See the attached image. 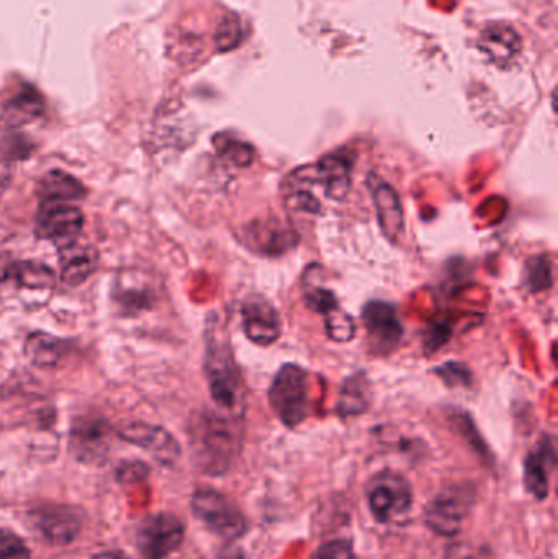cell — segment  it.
Masks as SVG:
<instances>
[{
	"label": "cell",
	"mask_w": 558,
	"mask_h": 559,
	"mask_svg": "<svg viewBox=\"0 0 558 559\" xmlns=\"http://www.w3.org/2000/svg\"><path fill=\"white\" fill-rule=\"evenodd\" d=\"M238 424L218 413L199 414L190 424L193 462L206 475H223L239 453Z\"/></svg>",
	"instance_id": "cell-1"
},
{
	"label": "cell",
	"mask_w": 558,
	"mask_h": 559,
	"mask_svg": "<svg viewBox=\"0 0 558 559\" xmlns=\"http://www.w3.org/2000/svg\"><path fill=\"white\" fill-rule=\"evenodd\" d=\"M210 393L219 409L241 419L246 409L245 384L228 345L210 342L205 358Z\"/></svg>",
	"instance_id": "cell-2"
},
{
	"label": "cell",
	"mask_w": 558,
	"mask_h": 559,
	"mask_svg": "<svg viewBox=\"0 0 558 559\" xmlns=\"http://www.w3.org/2000/svg\"><path fill=\"white\" fill-rule=\"evenodd\" d=\"M269 404L285 426H300L310 413V381L307 371L295 364L284 365L272 381Z\"/></svg>",
	"instance_id": "cell-3"
},
{
	"label": "cell",
	"mask_w": 558,
	"mask_h": 559,
	"mask_svg": "<svg viewBox=\"0 0 558 559\" xmlns=\"http://www.w3.org/2000/svg\"><path fill=\"white\" fill-rule=\"evenodd\" d=\"M367 504L379 524H400L413 508V489L400 473H377L367 485Z\"/></svg>",
	"instance_id": "cell-4"
},
{
	"label": "cell",
	"mask_w": 558,
	"mask_h": 559,
	"mask_svg": "<svg viewBox=\"0 0 558 559\" xmlns=\"http://www.w3.org/2000/svg\"><path fill=\"white\" fill-rule=\"evenodd\" d=\"M474 504L475 489L472 486H448L426 504V525L442 537H455L464 528Z\"/></svg>",
	"instance_id": "cell-5"
},
{
	"label": "cell",
	"mask_w": 558,
	"mask_h": 559,
	"mask_svg": "<svg viewBox=\"0 0 558 559\" xmlns=\"http://www.w3.org/2000/svg\"><path fill=\"white\" fill-rule=\"evenodd\" d=\"M192 511L213 534L226 540H236L248 528V522L238 506L215 489L197 491L192 498Z\"/></svg>",
	"instance_id": "cell-6"
},
{
	"label": "cell",
	"mask_w": 558,
	"mask_h": 559,
	"mask_svg": "<svg viewBox=\"0 0 558 559\" xmlns=\"http://www.w3.org/2000/svg\"><path fill=\"white\" fill-rule=\"evenodd\" d=\"M183 535L182 522L176 515H151L138 528V550L144 559H167L182 545Z\"/></svg>",
	"instance_id": "cell-7"
},
{
	"label": "cell",
	"mask_w": 558,
	"mask_h": 559,
	"mask_svg": "<svg viewBox=\"0 0 558 559\" xmlns=\"http://www.w3.org/2000/svg\"><path fill=\"white\" fill-rule=\"evenodd\" d=\"M351 163L349 157L343 154H330V156L321 159L314 166H305L295 170V186H321L324 195L328 199L341 200L346 199L351 189Z\"/></svg>",
	"instance_id": "cell-8"
},
{
	"label": "cell",
	"mask_w": 558,
	"mask_h": 559,
	"mask_svg": "<svg viewBox=\"0 0 558 559\" xmlns=\"http://www.w3.org/2000/svg\"><path fill=\"white\" fill-rule=\"evenodd\" d=\"M84 228V215L71 203L41 202L36 216L39 238L55 242L59 248L78 241Z\"/></svg>",
	"instance_id": "cell-9"
},
{
	"label": "cell",
	"mask_w": 558,
	"mask_h": 559,
	"mask_svg": "<svg viewBox=\"0 0 558 559\" xmlns=\"http://www.w3.org/2000/svg\"><path fill=\"white\" fill-rule=\"evenodd\" d=\"M29 518L43 538L55 547L71 544L82 531V511L71 506H43Z\"/></svg>",
	"instance_id": "cell-10"
},
{
	"label": "cell",
	"mask_w": 558,
	"mask_h": 559,
	"mask_svg": "<svg viewBox=\"0 0 558 559\" xmlns=\"http://www.w3.org/2000/svg\"><path fill=\"white\" fill-rule=\"evenodd\" d=\"M364 325L373 352L387 355L396 348L403 337V325L395 308L389 302L373 301L364 308Z\"/></svg>",
	"instance_id": "cell-11"
},
{
	"label": "cell",
	"mask_w": 558,
	"mask_h": 559,
	"mask_svg": "<svg viewBox=\"0 0 558 559\" xmlns=\"http://www.w3.org/2000/svg\"><path fill=\"white\" fill-rule=\"evenodd\" d=\"M110 429L100 417H81L71 430V450L84 463H97L107 455Z\"/></svg>",
	"instance_id": "cell-12"
},
{
	"label": "cell",
	"mask_w": 558,
	"mask_h": 559,
	"mask_svg": "<svg viewBox=\"0 0 558 559\" xmlns=\"http://www.w3.org/2000/svg\"><path fill=\"white\" fill-rule=\"evenodd\" d=\"M242 325L246 335L254 344L268 347L281 337L282 324L274 306L262 298L252 296L242 306Z\"/></svg>",
	"instance_id": "cell-13"
},
{
	"label": "cell",
	"mask_w": 558,
	"mask_h": 559,
	"mask_svg": "<svg viewBox=\"0 0 558 559\" xmlns=\"http://www.w3.org/2000/svg\"><path fill=\"white\" fill-rule=\"evenodd\" d=\"M369 190L372 193L373 206H376L377 219L383 236L390 242L396 245L403 236L405 229V216H403V206L396 195L395 189L389 183L372 176L369 180Z\"/></svg>",
	"instance_id": "cell-14"
},
{
	"label": "cell",
	"mask_w": 558,
	"mask_h": 559,
	"mask_svg": "<svg viewBox=\"0 0 558 559\" xmlns=\"http://www.w3.org/2000/svg\"><path fill=\"white\" fill-rule=\"evenodd\" d=\"M118 436L133 445L153 453L163 463H174L180 456V447L170 433L151 424L131 423L120 427Z\"/></svg>",
	"instance_id": "cell-15"
},
{
	"label": "cell",
	"mask_w": 558,
	"mask_h": 559,
	"mask_svg": "<svg viewBox=\"0 0 558 559\" xmlns=\"http://www.w3.org/2000/svg\"><path fill=\"white\" fill-rule=\"evenodd\" d=\"M305 299H307L308 308L324 314L328 334L334 341L347 342L354 337L356 325H354L353 318L340 308V302L333 292L321 288V286H310L305 289Z\"/></svg>",
	"instance_id": "cell-16"
},
{
	"label": "cell",
	"mask_w": 558,
	"mask_h": 559,
	"mask_svg": "<svg viewBox=\"0 0 558 559\" xmlns=\"http://www.w3.org/2000/svg\"><path fill=\"white\" fill-rule=\"evenodd\" d=\"M554 465H556V450H554L553 440L546 437L524 462V486L539 501L549 495Z\"/></svg>",
	"instance_id": "cell-17"
},
{
	"label": "cell",
	"mask_w": 558,
	"mask_h": 559,
	"mask_svg": "<svg viewBox=\"0 0 558 559\" xmlns=\"http://www.w3.org/2000/svg\"><path fill=\"white\" fill-rule=\"evenodd\" d=\"M480 48L495 64H507L520 52L521 39L510 26L494 25L482 33Z\"/></svg>",
	"instance_id": "cell-18"
},
{
	"label": "cell",
	"mask_w": 558,
	"mask_h": 559,
	"mask_svg": "<svg viewBox=\"0 0 558 559\" xmlns=\"http://www.w3.org/2000/svg\"><path fill=\"white\" fill-rule=\"evenodd\" d=\"M85 189L78 179L61 173V170H51L43 177L39 182V197L41 202L71 203L84 199Z\"/></svg>",
	"instance_id": "cell-19"
},
{
	"label": "cell",
	"mask_w": 558,
	"mask_h": 559,
	"mask_svg": "<svg viewBox=\"0 0 558 559\" xmlns=\"http://www.w3.org/2000/svg\"><path fill=\"white\" fill-rule=\"evenodd\" d=\"M94 269V254L78 241L61 248V278L66 285H81L82 282L91 277Z\"/></svg>",
	"instance_id": "cell-20"
},
{
	"label": "cell",
	"mask_w": 558,
	"mask_h": 559,
	"mask_svg": "<svg viewBox=\"0 0 558 559\" xmlns=\"http://www.w3.org/2000/svg\"><path fill=\"white\" fill-rule=\"evenodd\" d=\"M372 386L366 373L353 374L349 380L344 381L337 400L336 411L340 416H357L366 413L370 406Z\"/></svg>",
	"instance_id": "cell-21"
},
{
	"label": "cell",
	"mask_w": 558,
	"mask_h": 559,
	"mask_svg": "<svg viewBox=\"0 0 558 559\" xmlns=\"http://www.w3.org/2000/svg\"><path fill=\"white\" fill-rule=\"evenodd\" d=\"M66 344L46 332H33L25 342V354L39 368H55L64 357Z\"/></svg>",
	"instance_id": "cell-22"
},
{
	"label": "cell",
	"mask_w": 558,
	"mask_h": 559,
	"mask_svg": "<svg viewBox=\"0 0 558 559\" xmlns=\"http://www.w3.org/2000/svg\"><path fill=\"white\" fill-rule=\"evenodd\" d=\"M43 100L35 91L28 88L22 94L13 97L3 108V121L9 127H20V124L29 123L41 115Z\"/></svg>",
	"instance_id": "cell-23"
},
{
	"label": "cell",
	"mask_w": 558,
	"mask_h": 559,
	"mask_svg": "<svg viewBox=\"0 0 558 559\" xmlns=\"http://www.w3.org/2000/svg\"><path fill=\"white\" fill-rule=\"evenodd\" d=\"M2 278L16 280L20 285L28 286V288H45L52 283V272L43 264L15 262V264L5 265Z\"/></svg>",
	"instance_id": "cell-24"
},
{
	"label": "cell",
	"mask_w": 558,
	"mask_h": 559,
	"mask_svg": "<svg viewBox=\"0 0 558 559\" xmlns=\"http://www.w3.org/2000/svg\"><path fill=\"white\" fill-rule=\"evenodd\" d=\"M526 283L531 292H543L553 286V269L546 255L531 259L526 265Z\"/></svg>",
	"instance_id": "cell-25"
},
{
	"label": "cell",
	"mask_w": 558,
	"mask_h": 559,
	"mask_svg": "<svg viewBox=\"0 0 558 559\" xmlns=\"http://www.w3.org/2000/svg\"><path fill=\"white\" fill-rule=\"evenodd\" d=\"M435 373L444 381L448 386H471L472 371L467 365L459 364V361H449L435 370Z\"/></svg>",
	"instance_id": "cell-26"
},
{
	"label": "cell",
	"mask_w": 558,
	"mask_h": 559,
	"mask_svg": "<svg viewBox=\"0 0 558 559\" xmlns=\"http://www.w3.org/2000/svg\"><path fill=\"white\" fill-rule=\"evenodd\" d=\"M0 559H29V551L22 538L7 528H0Z\"/></svg>",
	"instance_id": "cell-27"
},
{
	"label": "cell",
	"mask_w": 558,
	"mask_h": 559,
	"mask_svg": "<svg viewBox=\"0 0 558 559\" xmlns=\"http://www.w3.org/2000/svg\"><path fill=\"white\" fill-rule=\"evenodd\" d=\"M239 36H241V26H239L238 19L229 15L219 22L218 29H216V46L219 51L235 48L238 45Z\"/></svg>",
	"instance_id": "cell-28"
},
{
	"label": "cell",
	"mask_w": 558,
	"mask_h": 559,
	"mask_svg": "<svg viewBox=\"0 0 558 559\" xmlns=\"http://www.w3.org/2000/svg\"><path fill=\"white\" fill-rule=\"evenodd\" d=\"M313 559H356V557L349 542L333 540L324 544Z\"/></svg>",
	"instance_id": "cell-29"
},
{
	"label": "cell",
	"mask_w": 558,
	"mask_h": 559,
	"mask_svg": "<svg viewBox=\"0 0 558 559\" xmlns=\"http://www.w3.org/2000/svg\"><path fill=\"white\" fill-rule=\"evenodd\" d=\"M452 559H494V555L487 548L462 547L454 551Z\"/></svg>",
	"instance_id": "cell-30"
},
{
	"label": "cell",
	"mask_w": 558,
	"mask_h": 559,
	"mask_svg": "<svg viewBox=\"0 0 558 559\" xmlns=\"http://www.w3.org/2000/svg\"><path fill=\"white\" fill-rule=\"evenodd\" d=\"M218 559H246V557L241 550H238V548H228V550H225L219 555Z\"/></svg>",
	"instance_id": "cell-31"
},
{
	"label": "cell",
	"mask_w": 558,
	"mask_h": 559,
	"mask_svg": "<svg viewBox=\"0 0 558 559\" xmlns=\"http://www.w3.org/2000/svg\"><path fill=\"white\" fill-rule=\"evenodd\" d=\"M92 559H124L121 555L111 554V551H105V554L95 555Z\"/></svg>",
	"instance_id": "cell-32"
}]
</instances>
